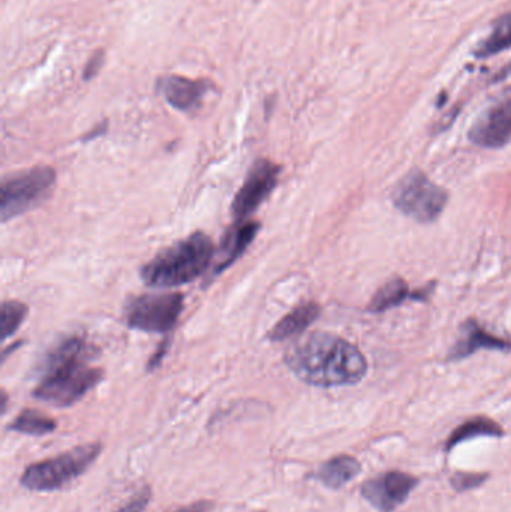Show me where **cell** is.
Masks as SVG:
<instances>
[{
  "mask_svg": "<svg viewBox=\"0 0 511 512\" xmlns=\"http://www.w3.org/2000/svg\"><path fill=\"white\" fill-rule=\"evenodd\" d=\"M258 230H260V224L239 222V225L231 230L222 242L221 252H219V259L216 262L213 274L222 273L230 265H233L243 255V252L249 248V245L254 242Z\"/></svg>",
  "mask_w": 511,
  "mask_h": 512,
  "instance_id": "12",
  "label": "cell"
},
{
  "mask_svg": "<svg viewBox=\"0 0 511 512\" xmlns=\"http://www.w3.org/2000/svg\"><path fill=\"white\" fill-rule=\"evenodd\" d=\"M279 176H281V167L275 162L269 159H260L255 162L245 183L234 197L233 206H231L234 218L243 222L251 216L272 194L273 189L278 185Z\"/></svg>",
  "mask_w": 511,
  "mask_h": 512,
  "instance_id": "8",
  "label": "cell"
},
{
  "mask_svg": "<svg viewBox=\"0 0 511 512\" xmlns=\"http://www.w3.org/2000/svg\"><path fill=\"white\" fill-rule=\"evenodd\" d=\"M470 140L486 149H498L511 140V96L488 108L474 123Z\"/></svg>",
  "mask_w": 511,
  "mask_h": 512,
  "instance_id": "10",
  "label": "cell"
},
{
  "mask_svg": "<svg viewBox=\"0 0 511 512\" xmlns=\"http://www.w3.org/2000/svg\"><path fill=\"white\" fill-rule=\"evenodd\" d=\"M410 297V289L404 279H395L387 282L383 288L378 289L372 298L369 310L380 313L402 304V301Z\"/></svg>",
  "mask_w": 511,
  "mask_h": 512,
  "instance_id": "19",
  "label": "cell"
},
{
  "mask_svg": "<svg viewBox=\"0 0 511 512\" xmlns=\"http://www.w3.org/2000/svg\"><path fill=\"white\" fill-rule=\"evenodd\" d=\"M54 429H56V421L39 411H33V409L21 411L9 426V430L12 432L24 433L29 436L48 435V433H53Z\"/></svg>",
  "mask_w": 511,
  "mask_h": 512,
  "instance_id": "17",
  "label": "cell"
},
{
  "mask_svg": "<svg viewBox=\"0 0 511 512\" xmlns=\"http://www.w3.org/2000/svg\"><path fill=\"white\" fill-rule=\"evenodd\" d=\"M183 295L149 294L129 301L125 309L128 327L149 333H168L179 321Z\"/></svg>",
  "mask_w": 511,
  "mask_h": 512,
  "instance_id": "7",
  "label": "cell"
},
{
  "mask_svg": "<svg viewBox=\"0 0 511 512\" xmlns=\"http://www.w3.org/2000/svg\"><path fill=\"white\" fill-rule=\"evenodd\" d=\"M501 435H503V429L495 421L489 420V418H476V420H470L462 424L453 432V435L447 441V450H452L456 445L470 441L473 438H479V436Z\"/></svg>",
  "mask_w": 511,
  "mask_h": 512,
  "instance_id": "18",
  "label": "cell"
},
{
  "mask_svg": "<svg viewBox=\"0 0 511 512\" xmlns=\"http://www.w3.org/2000/svg\"><path fill=\"white\" fill-rule=\"evenodd\" d=\"M213 254L215 246L207 234H192L147 262L141 268V279L152 288L186 285L207 270Z\"/></svg>",
  "mask_w": 511,
  "mask_h": 512,
  "instance_id": "3",
  "label": "cell"
},
{
  "mask_svg": "<svg viewBox=\"0 0 511 512\" xmlns=\"http://www.w3.org/2000/svg\"><path fill=\"white\" fill-rule=\"evenodd\" d=\"M486 480V475H476V474H456L453 477L452 483L459 492H465V490L474 489V487H479L483 481Z\"/></svg>",
  "mask_w": 511,
  "mask_h": 512,
  "instance_id": "22",
  "label": "cell"
},
{
  "mask_svg": "<svg viewBox=\"0 0 511 512\" xmlns=\"http://www.w3.org/2000/svg\"><path fill=\"white\" fill-rule=\"evenodd\" d=\"M101 379V369L87 366L86 343L72 337L48 355L44 379L33 391V397L66 408L83 399Z\"/></svg>",
  "mask_w": 511,
  "mask_h": 512,
  "instance_id": "2",
  "label": "cell"
},
{
  "mask_svg": "<svg viewBox=\"0 0 511 512\" xmlns=\"http://www.w3.org/2000/svg\"><path fill=\"white\" fill-rule=\"evenodd\" d=\"M150 498H152V492H150L149 487H143L137 495L129 499L128 504L123 505L116 512H143L149 505Z\"/></svg>",
  "mask_w": 511,
  "mask_h": 512,
  "instance_id": "21",
  "label": "cell"
},
{
  "mask_svg": "<svg viewBox=\"0 0 511 512\" xmlns=\"http://www.w3.org/2000/svg\"><path fill=\"white\" fill-rule=\"evenodd\" d=\"M392 201L408 218L431 224L440 218L449 203V194L435 185L423 171L413 170L398 183Z\"/></svg>",
  "mask_w": 511,
  "mask_h": 512,
  "instance_id": "5",
  "label": "cell"
},
{
  "mask_svg": "<svg viewBox=\"0 0 511 512\" xmlns=\"http://www.w3.org/2000/svg\"><path fill=\"white\" fill-rule=\"evenodd\" d=\"M56 171L50 167H35L5 179L2 185V221L23 215L45 200L53 191Z\"/></svg>",
  "mask_w": 511,
  "mask_h": 512,
  "instance_id": "6",
  "label": "cell"
},
{
  "mask_svg": "<svg viewBox=\"0 0 511 512\" xmlns=\"http://www.w3.org/2000/svg\"><path fill=\"white\" fill-rule=\"evenodd\" d=\"M102 63H104V50L96 51V53L90 57L89 62H87L86 68H84V80H92V78L98 74L99 69H101Z\"/></svg>",
  "mask_w": 511,
  "mask_h": 512,
  "instance_id": "23",
  "label": "cell"
},
{
  "mask_svg": "<svg viewBox=\"0 0 511 512\" xmlns=\"http://www.w3.org/2000/svg\"><path fill=\"white\" fill-rule=\"evenodd\" d=\"M209 90L210 84L207 81L189 80L179 75H168L158 81V92L171 107L180 111H192L200 107Z\"/></svg>",
  "mask_w": 511,
  "mask_h": 512,
  "instance_id": "11",
  "label": "cell"
},
{
  "mask_svg": "<svg viewBox=\"0 0 511 512\" xmlns=\"http://www.w3.org/2000/svg\"><path fill=\"white\" fill-rule=\"evenodd\" d=\"M254 512H264V511H254Z\"/></svg>",
  "mask_w": 511,
  "mask_h": 512,
  "instance_id": "25",
  "label": "cell"
},
{
  "mask_svg": "<svg viewBox=\"0 0 511 512\" xmlns=\"http://www.w3.org/2000/svg\"><path fill=\"white\" fill-rule=\"evenodd\" d=\"M511 47V11L495 23L491 35L479 45L476 56L480 59L503 53Z\"/></svg>",
  "mask_w": 511,
  "mask_h": 512,
  "instance_id": "16",
  "label": "cell"
},
{
  "mask_svg": "<svg viewBox=\"0 0 511 512\" xmlns=\"http://www.w3.org/2000/svg\"><path fill=\"white\" fill-rule=\"evenodd\" d=\"M417 480L404 472H389L368 481L363 486V496L377 510L390 512L407 501L416 487Z\"/></svg>",
  "mask_w": 511,
  "mask_h": 512,
  "instance_id": "9",
  "label": "cell"
},
{
  "mask_svg": "<svg viewBox=\"0 0 511 512\" xmlns=\"http://www.w3.org/2000/svg\"><path fill=\"white\" fill-rule=\"evenodd\" d=\"M285 363L297 378L315 387L359 384L368 373V361L357 346L323 331L293 343L285 354Z\"/></svg>",
  "mask_w": 511,
  "mask_h": 512,
  "instance_id": "1",
  "label": "cell"
},
{
  "mask_svg": "<svg viewBox=\"0 0 511 512\" xmlns=\"http://www.w3.org/2000/svg\"><path fill=\"white\" fill-rule=\"evenodd\" d=\"M210 510H212V505L207 504V502H198V504L182 508V510L176 512H210Z\"/></svg>",
  "mask_w": 511,
  "mask_h": 512,
  "instance_id": "24",
  "label": "cell"
},
{
  "mask_svg": "<svg viewBox=\"0 0 511 512\" xmlns=\"http://www.w3.org/2000/svg\"><path fill=\"white\" fill-rule=\"evenodd\" d=\"M321 309L317 303H305L302 306L291 310L285 315L272 330L267 334V339L272 342H282V340L291 339L299 336L309 325L314 324L320 316Z\"/></svg>",
  "mask_w": 511,
  "mask_h": 512,
  "instance_id": "13",
  "label": "cell"
},
{
  "mask_svg": "<svg viewBox=\"0 0 511 512\" xmlns=\"http://www.w3.org/2000/svg\"><path fill=\"white\" fill-rule=\"evenodd\" d=\"M101 450L99 444L80 445L53 459L33 463L21 475V486L32 492H54L62 489L84 474L98 459Z\"/></svg>",
  "mask_w": 511,
  "mask_h": 512,
  "instance_id": "4",
  "label": "cell"
},
{
  "mask_svg": "<svg viewBox=\"0 0 511 512\" xmlns=\"http://www.w3.org/2000/svg\"><path fill=\"white\" fill-rule=\"evenodd\" d=\"M26 315L27 306L20 301H5L2 304V340L8 339L20 328Z\"/></svg>",
  "mask_w": 511,
  "mask_h": 512,
  "instance_id": "20",
  "label": "cell"
},
{
  "mask_svg": "<svg viewBox=\"0 0 511 512\" xmlns=\"http://www.w3.org/2000/svg\"><path fill=\"white\" fill-rule=\"evenodd\" d=\"M362 471L359 460L351 456L333 457L329 462L324 463L318 471V480L329 487V489L338 490L347 486Z\"/></svg>",
  "mask_w": 511,
  "mask_h": 512,
  "instance_id": "15",
  "label": "cell"
},
{
  "mask_svg": "<svg viewBox=\"0 0 511 512\" xmlns=\"http://www.w3.org/2000/svg\"><path fill=\"white\" fill-rule=\"evenodd\" d=\"M465 336L459 340L452 352L453 360H461L467 355L473 354L477 349H511L509 340L500 339V337L492 336L488 331L483 330L476 321H471L465 325Z\"/></svg>",
  "mask_w": 511,
  "mask_h": 512,
  "instance_id": "14",
  "label": "cell"
}]
</instances>
